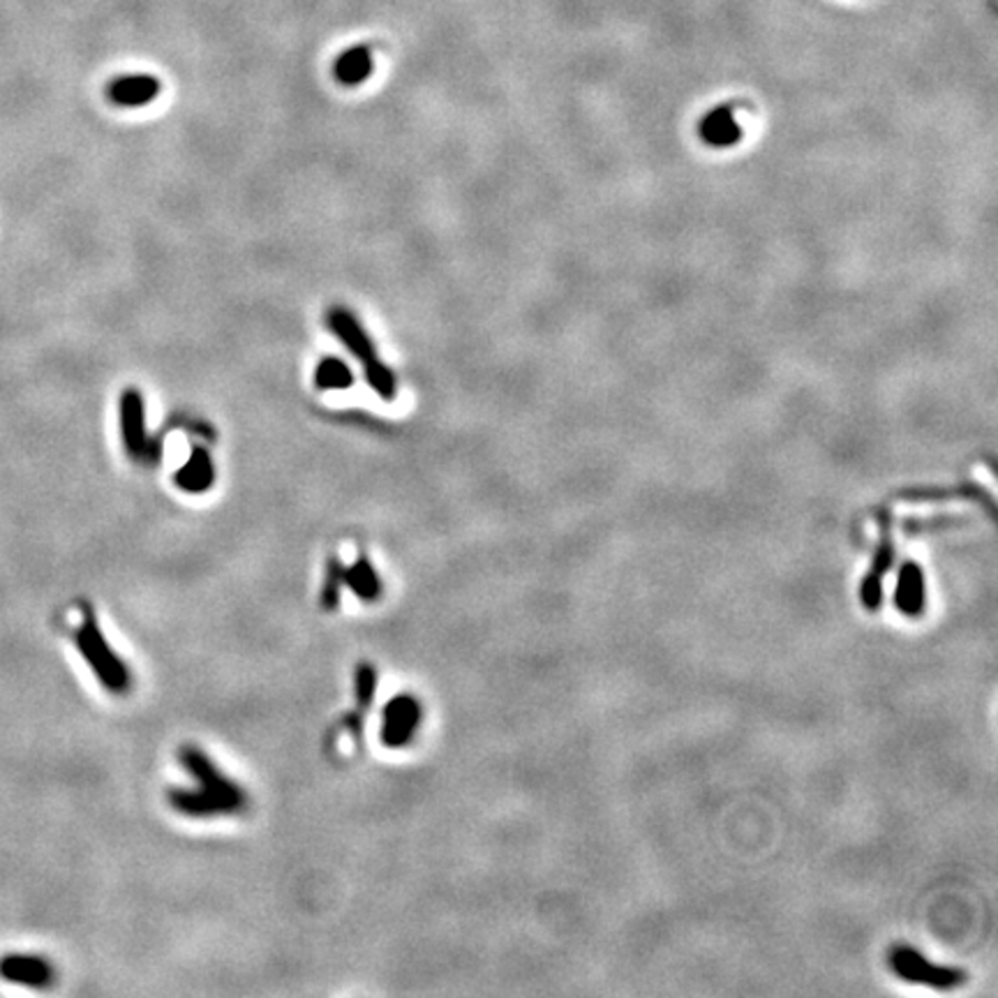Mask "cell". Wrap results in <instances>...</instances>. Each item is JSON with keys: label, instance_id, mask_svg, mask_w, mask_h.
I'll return each mask as SVG.
<instances>
[{"label": "cell", "instance_id": "obj_1", "mask_svg": "<svg viewBox=\"0 0 998 998\" xmlns=\"http://www.w3.org/2000/svg\"><path fill=\"white\" fill-rule=\"evenodd\" d=\"M181 766L197 781L195 789H172L170 804L189 818H213L241 812L246 806V791L231 781L218 766L197 747L187 745L178 751Z\"/></svg>", "mask_w": 998, "mask_h": 998}, {"label": "cell", "instance_id": "obj_2", "mask_svg": "<svg viewBox=\"0 0 998 998\" xmlns=\"http://www.w3.org/2000/svg\"><path fill=\"white\" fill-rule=\"evenodd\" d=\"M75 646L82 659L88 663V669L100 680V684L111 694H126L130 688L132 675L128 671L126 661L118 657L98 625V617L90 608L84 610V622L75 631Z\"/></svg>", "mask_w": 998, "mask_h": 998}, {"label": "cell", "instance_id": "obj_3", "mask_svg": "<svg viewBox=\"0 0 998 998\" xmlns=\"http://www.w3.org/2000/svg\"><path fill=\"white\" fill-rule=\"evenodd\" d=\"M890 966L897 973L901 980L913 983V985H924L932 989L950 991L957 989L966 983V973L959 968H947V966H936L926 957H922L918 950L899 945L892 950L890 955Z\"/></svg>", "mask_w": 998, "mask_h": 998}, {"label": "cell", "instance_id": "obj_4", "mask_svg": "<svg viewBox=\"0 0 998 998\" xmlns=\"http://www.w3.org/2000/svg\"><path fill=\"white\" fill-rule=\"evenodd\" d=\"M121 437L128 456L141 465H155L160 460L162 446L151 440L147 431L144 398L137 389H126L121 395Z\"/></svg>", "mask_w": 998, "mask_h": 998}, {"label": "cell", "instance_id": "obj_5", "mask_svg": "<svg viewBox=\"0 0 998 998\" xmlns=\"http://www.w3.org/2000/svg\"><path fill=\"white\" fill-rule=\"evenodd\" d=\"M878 532H881V539H878L874 562L860 585L863 606L871 612L881 608V604H883V581L894 562V539H892V516L890 513L878 516Z\"/></svg>", "mask_w": 998, "mask_h": 998}, {"label": "cell", "instance_id": "obj_6", "mask_svg": "<svg viewBox=\"0 0 998 998\" xmlns=\"http://www.w3.org/2000/svg\"><path fill=\"white\" fill-rule=\"evenodd\" d=\"M421 703L414 696H395L382 712V742L391 749L410 745L421 726Z\"/></svg>", "mask_w": 998, "mask_h": 998}, {"label": "cell", "instance_id": "obj_7", "mask_svg": "<svg viewBox=\"0 0 998 998\" xmlns=\"http://www.w3.org/2000/svg\"><path fill=\"white\" fill-rule=\"evenodd\" d=\"M326 326L361 366L379 359L370 333L361 326V322L356 319L354 313L347 311V307H340V305L330 307V311L326 313Z\"/></svg>", "mask_w": 998, "mask_h": 998}, {"label": "cell", "instance_id": "obj_8", "mask_svg": "<svg viewBox=\"0 0 998 998\" xmlns=\"http://www.w3.org/2000/svg\"><path fill=\"white\" fill-rule=\"evenodd\" d=\"M0 978L33 989H46L54 985L56 970L44 957L37 955H6L0 959Z\"/></svg>", "mask_w": 998, "mask_h": 998}, {"label": "cell", "instance_id": "obj_9", "mask_svg": "<svg viewBox=\"0 0 998 998\" xmlns=\"http://www.w3.org/2000/svg\"><path fill=\"white\" fill-rule=\"evenodd\" d=\"M160 79L153 75H126L109 82L107 98L116 107H144L158 100Z\"/></svg>", "mask_w": 998, "mask_h": 998}, {"label": "cell", "instance_id": "obj_10", "mask_svg": "<svg viewBox=\"0 0 998 998\" xmlns=\"http://www.w3.org/2000/svg\"><path fill=\"white\" fill-rule=\"evenodd\" d=\"M894 604L901 615L913 617V620L924 612V606H926L924 574L915 562H907L904 566H901L899 578H897Z\"/></svg>", "mask_w": 998, "mask_h": 998}, {"label": "cell", "instance_id": "obj_11", "mask_svg": "<svg viewBox=\"0 0 998 998\" xmlns=\"http://www.w3.org/2000/svg\"><path fill=\"white\" fill-rule=\"evenodd\" d=\"M174 481L181 490L189 495H202L210 490L213 481H216V465H213L208 451L202 446L193 448V454H189L185 465L176 471Z\"/></svg>", "mask_w": 998, "mask_h": 998}, {"label": "cell", "instance_id": "obj_12", "mask_svg": "<svg viewBox=\"0 0 998 998\" xmlns=\"http://www.w3.org/2000/svg\"><path fill=\"white\" fill-rule=\"evenodd\" d=\"M372 69H375L372 50L368 44H356L338 56L336 65H333V77H336L338 84L343 86H359L370 79Z\"/></svg>", "mask_w": 998, "mask_h": 998}, {"label": "cell", "instance_id": "obj_13", "mask_svg": "<svg viewBox=\"0 0 998 998\" xmlns=\"http://www.w3.org/2000/svg\"><path fill=\"white\" fill-rule=\"evenodd\" d=\"M345 585L361 601H377L382 594V581L377 576V568L368 557H359L351 566H345Z\"/></svg>", "mask_w": 998, "mask_h": 998}, {"label": "cell", "instance_id": "obj_14", "mask_svg": "<svg viewBox=\"0 0 998 998\" xmlns=\"http://www.w3.org/2000/svg\"><path fill=\"white\" fill-rule=\"evenodd\" d=\"M904 499H909V502H945V499H953V497H962V499H970V502H978L983 507H987V511L994 516V502L989 499V495L978 488V486H959V488H947V490H939V488H930V490H909L901 495Z\"/></svg>", "mask_w": 998, "mask_h": 998}, {"label": "cell", "instance_id": "obj_15", "mask_svg": "<svg viewBox=\"0 0 998 998\" xmlns=\"http://www.w3.org/2000/svg\"><path fill=\"white\" fill-rule=\"evenodd\" d=\"M354 384V372L340 359H324L315 370V387L322 391H345Z\"/></svg>", "mask_w": 998, "mask_h": 998}, {"label": "cell", "instance_id": "obj_16", "mask_svg": "<svg viewBox=\"0 0 998 998\" xmlns=\"http://www.w3.org/2000/svg\"><path fill=\"white\" fill-rule=\"evenodd\" d=\"M364 377H366V382L368 387L382 398V400H393L395 393H398V382H395V375L391 372V368L382 361H372V364H366L364 366Z\"/></svg>", "mask_w": 998, "mask_h": 998}, {"label": "cell", "instance_id": "obj_17", "mask_svg": "<svg viewBox=\"0 0 998 998\" xmlns=\"http://www.w3.org/2000/svg\"><path fill=\"white\" fill-rule=\"evenodd\" d=\"M345 587V564L338 557H330L326 564V578L322 587V608L336 610L340 604V589Z\"/></svg>", "mask_w": 998, "mask_h": 998}, {"label": "cell", "instance_id": "obj_18", "mask_svg": "<svg viewBox=\"0 0 998 998\" xmlns=\"http://www.w3.org/2000/svg\"><path fill=\"white\" fill-rule=\"evenodd\" d=\"M964 525L962 516H934V518H911L901 522V530L909 534H922V532H932V530H947V528H959Z\"/></svg>", "mask_w": 998, "mask_h": 998}, {"label": "cell", "instance_id": "obj_19", "mask_svg": "<svg viewBox=\"0 0 998 998\" xmlns=\"http://www.w3.org/2000/svg\"><path fill=\"white\" fill-rule=\"evenodd\" d=\"M354 692H356V703H359L361 709H368L372 705L375 694H377V671L370 663H361L359 669H356Z\"/></svg>", "mask_w": 998, "mask_h": 998}, {"label": "cell", "instance_id": "obj_20", "mask_svg": "<svg viewBox=\"0 0 998 998\" xmlns=\"http://www.w3.org/2000/svg\"><path fill=\"white\" fill-rule=\"evenodd\" d=\"M701 128L705 130L707 139H709V141H717V144H719V141H722V144H724V141H728V137H726L728 130H730V132L738 130V128H735V123H733V118H730V107H722V109L712 111V113L707 116V121H705Z\"/></svg>", "mask_w": 998, "mask_h": 998}]
</instances>
